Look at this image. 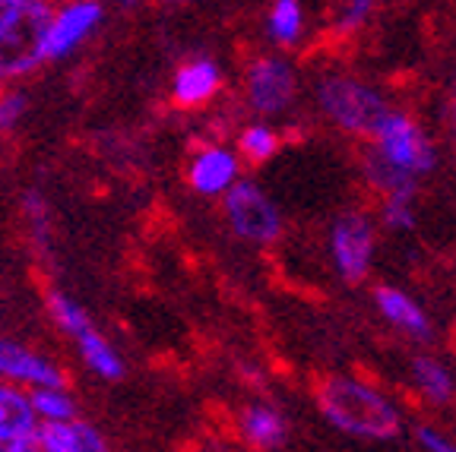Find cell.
Returning a JSON list of instances; mask_svg holds the SVG:
<instances>
[{"mask_svg": "<svg viewBox=\"0 0 456 452\" xmlns=\"http://www.w3.org/2000/svg\"><path fill=\"white\" fill-rule=\"evenodd\" d=\"M374 7H378V0H349L339 16V32H355V28H362V22L368 20Z\"/></svg>", "mask_w": 456, "mask_h": 452, "instance_id": "cell-22", "label": "cell"}, {"mask_svg": "<svg viewBox=\"0 0 456 452\" xmlns=\"http://www.w3.org/2000/svg\"><path fill=\"white\" fill-rule=\"evenodd\" d=\"M244 95H248L250 111L276 117L292 108L298 95V77L282 57H254L244 70Z\"/></svg>", "mask_w": 456, "mask_h": 452, "instance_id": "cell-8", "label": "cell"}, {"mask_svg": "<svg viewBox=\"0 0 456 452\" xmlns=\"http://www.w3.org/2000/svg\"><path fill=\"white\" fill-rule=\"evenodd\" d=\"M36 449L48 452H102L105 449V440L99 437V431L83 421H73V417H57V421H45L36 424Z\"/></svg>", "mask_w": 456, "mask_h": 452, "instance_id": "cell-14", "label": "cell"}, {"mask_svg": "<svg viewBox=\"0 0 456 452\" xmlns=\"http://www.w3.org/2000/svg\"><path fill=\"white\" fill-rule=\"evenodd\" d=\"M28 402H32V411L36 417H45V421H57V417H73L77 415V405L67 396L64 389L54 386H38L28 392Z\"/></svg>", "mask_w": 456, "mask_h": 452, "instance_id": "cell-21", "label": "cell"}, {"mask_svg": "<svg viewBox=\"0 0 456 452\" xmlns=\"http://www.w3.org/2000/svg\"><path fill=\"white\" fill-rule=\"evenodd\" d=\"M48 307H51V313H54V323L77 342L83 360L95 374L105 376V380H118V376L124 374L121 358H118L114 348L102 339V333L93 326V319L86 317L83 307H77L70 297H64V295H48Z\"/></svg>", "mask_w": 456, "mask_h": 452, "instance_id": "cell-7", "label": "cell"}, {"mask_svg": "<svg viewBox=\"0 0 456 452\" xmlns=\"http://www.w3.org/2000/svg\"><path fill=\"white\" fill-rule=\"evenodd\" d=\"M222 89V73L213 61H191L175 73V85H171V99L175 105L193 111V108H203L219 95Z\"/></svg>", "mask_w": 456, "mask_h": 452, "instance_id": "cell-13", "label": "cell"}, {"mask_svg": "<svg viewBox=\"0 0 456 452\" xmlns=\"http://www.w3.org/2000/svg\"><path fill=\"white\" fill-rule=\"evenodd\" d=\"M54 7L42 0H0V83L32 73L45 61Z\"/></svg>", "mask_w": 456, "mask_h": 452, "instance_id": "cell-3", "label": "cell"}, {"mask_svg": "<svg viewBox=\"0 0 456 452\" xmlns=\"http://www.w3.org/2000/svg\"><path fill=\"white\" fill-rule=\"evenodd\" d=\"M378 247V225L364 213H346L330 228V256L342 282L358 285L368 278Z\"/></svg>", "mask_w": 456, "mask_h": 452, "instance_id": "cell-6", "label": "cell"}, {"mask_svg": "<svg viewBox=\"0 0 456 452\" xmlns=\"http://www.w3.org/2000/svg\"><path fill=\"white\" fill-rule=\"evenodd\" d=\"M42 4H48V7H61V4H67V0H42Z\"/></svg>", "mask_w": 456, "mask_h": 452, "instance_id": "cell-26", "label": "cell"}, {"mask_svg": "<svg viewBox=\"0 0 456 452\" xmlns=\"http://www.w3.org/2000/svg\"><path fill=\"white\" fill-rule=\"evenodd\" d=\"M415 440H419L421 449H431V452H453L456 449L453 440L444 437L437 427H419V431H415Z\"/></svg>", "mask_w": 456, "mask_h": 452, "instance_id": "cell-24", "label": "cell"}, {"mask_svg": "<svg viewBox=\"0 0 456 452\" xmlns=\"http://www.w3.org/2000/svg\"><path fill=\"white\" fill-rule=\"evenodd\" d=\"M437 156L421 124L406 111H387L364 149V177L380 193L419 190V181L431 174Z\"/></svg>", "mask_w": 456, "mask_h": 452, "instance_id": "cell-1", "label": "cell"}, {"mask_svg": "<svg viewBox=\"0 0 456 452\" xmlns=\"http://www.w3.org/2000/svg\"><path fill=\"white\" fill-rule=\"evenodd\" d=\"M36 411L22 389L0 380V449L28 452L36 449Z\"/></svg>", "mask_w": 456, "mask_h": 452, "instance_id": "cell-11", "label": "cell"}, {"mask_svg": "<svg viewBox=\"0 0 456 452\" xmlns=\"http://www.w3.org/2000/svg\"><path fill=\"white\" fill-rule=\"evenodd\" d=\"M374 304H378L380 317L396 326V329L415 335V339H431V319L421 311L419 301H412L406 291L393 288V285H380L374 291Z\"/></svg>", "mask_w": 456, "mask_h": 452, "instance_id": "cell-15", "label": "cell"}, {"mask_svg": "<svg viewBox=\"0 0 456 452\" xmlns=\"http://www.w3.org/2000/svg\"><path fill=\"white\" fill-rule=\"evenodd\" d=\"M22 108H26L22 93H13V89H4V93H0V133H7L16 120H20Z\"/></svg>", "mask_w": 456, "mask_h": 452, "instance_id": "cell-23", "label": "cell"}, {"mask_svg": "<svg viewBox=\"0 0 456 452\" xmlns=\"http://www.w3.org/2000/svg\"><path fill=\"white\" fill-rule=\"evenodd\" d=\"M317 105H321L323 117L336 130L349 136H362V140H368L374 133V127L384 120V114L390 111L387 95L370 83H364V79L352 77V73H327V77H321Z\"/></svg>", "mask_w": 456, "mask_h": 452, "instance_id": "cell-4", "label": "cell"}, {"mask_svg": "<svg viewBox=\"0 0 456 452\" xmlns=\"http://www.w3.org/2000/svg\"><path fill=\"white\" fill-rule=\"evenodd\" d=\"M99 0H67V4H61V10L51 16L48 36H45V61H57V57L70 54L99 26Z\"/></svg>", "mask_w": 456, "mask_h": 452, "instance_id": "cell-9", "label": "cell"}, {"mask_svg": "<svg viewBox=\"0 0 456 452\" xmlns=\"http://www.w3.org/2000/svg\"><path fill=\"white\" fill-rule=\"evenodd\" d=\"M222 213H225L232 231L256 247H266L282 234V215H279L276 203L254 181H235L228 187L222 193Z\"/></svg>", "mask_w": 456, "mask_h": 452, "instance_id": "cell-5", "label": "cell"}, {"mask_svg": "<svg viewBox=\"0 0 456 452\" xmlns=\"http://www.w3.org/2000/svg\"><path fill=\"white\" fill-rule=\"evenodd\" d=\"M270 38L282 48H292L301 36H305V13H301L298 0H276L270 7Z\"/></svg>", "mask_w": 456, "mask_h": 452, "instance_id": "cell-18", "label": "cell"}, {"mask_svg": "<svg viewBox=\"0 0 456 452\" xmlns=\"http://www.w3.org/2000/svg\"><path fill=\"white\" fill-rule=\"evenodd\" d=\"M159 4H181V0H159Z\"/></svg>", "mask_w": 456, "mask_h": 452, "instance_id": "cell-27", "label": "cell"}, {"mask_svg": "<svg viewBox=\"0 0 456 452\" xmlns=\"http://www.w3.org/2000/svg\"><path fill=\"white\" fill-rule=\"evenodd\" d=\"M378 209V219L387 231H409V228H415V190L380 193Z\"/></svg>", "mask_w": 456, "mask_h": 452, "instance_id": "cell-19", "label": "cell"}, {"mask_svg": "<svg viewBox=\"0 0 456 452\" xmlns=\"http://www.w3.org/2000/svg\"><path fill=\"white\" fill-rule=\"evenodd\" d=\"M321 415L336 431L358 440H393L403 427V411L390 396L362 376L330 374L314 389Z\"/></svg>", "mask_w": 456, "mask_h": 452, "instance_id": "cell-2", "label": "cell"}, {"mask_svg": "<svg viewBox=\"0 0 456 452\" xmlns=\"http://www.w3.org/2000/svg\"><path fill=\"white\" fill-rule=\"evenodd\" d=\"M238 431L254 449H276L289 440V421L273 405H250L238 417Z\"/></svg>", "mask_w": 456, "mask_h": 452, "instance_id": "cell-16", "label": "cell"}, {"mask_svg": "<svg viewBox=\"0 0 456 452\" xmlns=\"http://www.w3.org/2000/svg\"><path fill=\"white\" fill-rule=\"evenodd\" d=\"M276 152H279V133L273 127H266V124H250L238 136V156L250 165L270 162Z\"/></svg>", "mask_w": 456, "mask_h": 452, "instance_id": "cell-20", "label": "cell"}, {"mask_svg": "<svg viewBox=\"0 0 456 452\" xmlns=\"http://www.w3.org/2000/svg\"><path fill=\"white\" fill-rule=\"evenodd\" d=\"M450 120H453V133H456V85H453V99H450Z\"/></svg>", "mask_w": 456, "mask_h": 452, "instance_id": "cell-25", "label": "cell"}, {"mask_svg": "<svg viewBox=\"0 0 456 452\" xmlns=\"http://www.w3.org/2000/svg\"><path fill=\"white\" fill-rule=\"evenodd\" d=\"M412 380L419 396L431 405H447L456 396V383L450 370L435 358H415L412 360Z\"/></svg>", "mask_w": 456, "mask_h": 452, "instance_id": "cell-17", "label": "cell"}, {"mask_svg": "<svg viewBox=\"0 0 456 452\" xmlns=\"http://www.w3.org/2000/svg\"><path fill=\"white\" fill-rule=\"evenodd\" d=\"M0 380L22 383V386H32V389L38 386L67 389V376L45 354L7 339H0Z\"/></svg>", "mask_w": 456, "mask_h": 452, "instance_id": "cell-10", "label": "cell"}, {"mask_svg": "<svg viewBox=\"0 0 456 452\" xmlns=\"http://www.w3.org/2000/svg\"><path fill=\"white\" fill-rule=\"evenodd\" d=\"M238 168H241V162L235 158V152H228L222 146H207L193 156L191 168H187V181L203 197H222L238 181Z\"/></svg>", "mask_w": 456, "mask_h": 452, "instance_id": "cell-12", "label": "cell"}]
</instances>
